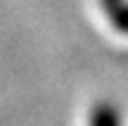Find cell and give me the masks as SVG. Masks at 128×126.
<instances>
[{
    "label": "cell",
    "instance_id": "cell-1",
    "mask_svg": "<svg viewBox=\"0 0 128 126\" xmlns=\"http://www.w3.org/2000/svg\"><path fill=\"white\" fill-rule=\"evenodd\" d=\"M101 7L112 27L122 34H128V0H101Z\"/></svg>",
    "mask_w": 128,
    "mask_h": 126
},
{
    "label": "cell",
    "instance_id": "cell-2",
    "mask_svg": "<svg viewBox=\"0 0 128 126\" xmlns=\"http://www.w3.org/2000/svg\"><path fill=\"white\" fill-rule=\"evenodd\" d=\"M90 126H122L119 124V110L108 101L97 104L90 115Z\"/></svg>",
    "mask_w": 128,
    "mask_h": 126
}]
</instances>
